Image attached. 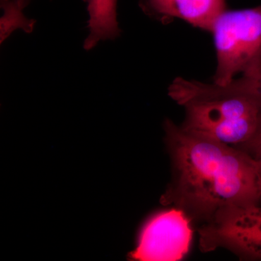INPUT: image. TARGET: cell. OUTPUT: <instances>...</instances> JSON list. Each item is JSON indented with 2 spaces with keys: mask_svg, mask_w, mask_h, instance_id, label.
Segmentation results:
<instances>
[{
  "mask_svg": "<svg viewBox=\"0 0 261 261\" xmlns=\"http://www.w3.org/2000/svg\"><path fill=\"white\" fill-rule=\"evenodd\" d=\"M173 177L161 198L192 221L209 224L223 211L261 201V174L243 149L164 123Z\"/></svg>",
  "mask_w": 261,
  "mask_h": 261,
  "instance_id": "1",
  "label": "cell"
},
{
  "mask_svg": "<svg viewBox=\"0 0 261 261\" xmlns=\"http://www.w3.org/2000/svg\"><path fill=\"white\" fill-rule=\"evenodd\" d=\"M168 95L185 108L181 126L189 132L243 149L258 129L260 104L232 82L221 86L178 77Z\"/></svg>",
  "mask_w": 261,
  "mask_h": 261,
  "instance_id": "2",
  "label": "cell"
},
{
  "mask_svg": "<svg viewBox=\"0 0 261 261\" xmlns=\"http://www.w3.org/2000/svg\"><path fill=\"white\" fill-rule=\"evenodd\" d=\"M217 68L214 83L226 86L238 74L251 75L261 67V5L225 11L215 22Z\"/></svg>",
  "mask_w": 261,
  "mask_h": 261,
  "instance_id": "3",
  "label": "cell"
},
{
  "mask_svg": "<svg viewBox=\"0 0 261 261\" xmlns=\"http://www.w3.org/2000/svg\"><path fill=\"white\" fill-rule=\"evenodd\" d=\"M202 252L225 248L243 258L261 260V203L223 211L198 228Z\"/></svg>",
  "mask_w": 261,
  "mask_h": 261,
  "instance_id": "4",
  "label": "cell"
},
{
  "mask_svg": "<svg viewBox=\"0 0 261 261\" xmlns=\"http://www.w3.org/2000/svg\"><path fill=\"white\" fill-rule=\"evenodd\" d=\"M192 221L184 211L172 207L147 220L141 230L132 260L177 261L190 251L193 237Z\"/></svg>",
  "mask_w": 261,
  "mask_h": 261,
  "instance_id": "5",
  "label": "cell"
},
{
  "mask_svg": "<svg viewBox=\"0 0 261 261\" xmlns=\"http://www.w3.org/2000/svg\"><path fill=\"white\" fill-rule=\"evenodd\" d=\"M141 3L149 14L176 17L211 32L216 20L226 10L224 0H142Z\"/></svg>",
  "mask_w": 261,
  "mask_h": 261,
  "instance_id": "6",
  "label": "cell"
},
{
  "mask_svg": "<svg viewBox=\"0 0 261 261\" xmlns=\"http://www.w3.org/2000/svg\"><path fill=\"white\" fill-rule=\"evenodd\" d=\"M89 13V34L84 48L93 49L101 40L115 39L121 35V30L117 20L118 0H84Z\"/></svg>",
  "mask_w": 261,
  "mask_h": 261,
  "instance_id": "7",
  "label": "cell"
},
{
  "mask_svg": "<svg viewBox=\"0 0 261 261\" xmlns=\"http://www.w3.org/2000/svg\"><path fill=\"white\" fill-rule=\"evenodd\" d=\"M32 0H1V7L4 10V16L2 18V32L5 30L9 23V33L13 29L21 27L22 23H27L34 27V21L24 18L23 10Z\"/></svg>",
  "mask_w": 261,
  "mask_h": 261,
  "instance_id": "8",
  "label": "cell"
},
{
  "mask_svg": "<svg viewBox=\"0 0 261 261\" xmlns=\"http://www.w3.org/2000/svg\"><path fill=\"white\" fill-rule=\"evenodd\" d=\"M231 82L238 88L252 96L261 106V67L253 75H242Z\"/></svg>",
  "mask_w": 261,
  "mask_h": 261,
  "instance_id": "9",
  "label": "cell"
},
{
  "mask_svg": "<svg viewBox=\"0 0 261 261\" xmlns=\"http://www.w3.org/2000/svg\"><path fill=\"white\" fill-rule=\"evenodd\" d=\"M242 149L245 150L253 158L257 157V155L261 154V121L255 137Z\"/></svg>",
  "mask_w": 261,
  "mask_h": 261,
  "instance_id": "10",
  "label": "cell"
},
{
  "mask_svg": "<svg viewBox=\"0 0 261 261\" xmlns=\"http://www.w3.org/2000/svg\"><path fill=\"white\" fill-rule=\"evenodd\" d=\"M254 159L256 161L257 166H258L259 168V171H260L261 174V154L257 155V157L254 158Z\"/></svg>",
  "mask_w": 261,
  "mask_h": 261,
  "instance_id": "11",
  "label": "cell"
}]
</instances>
